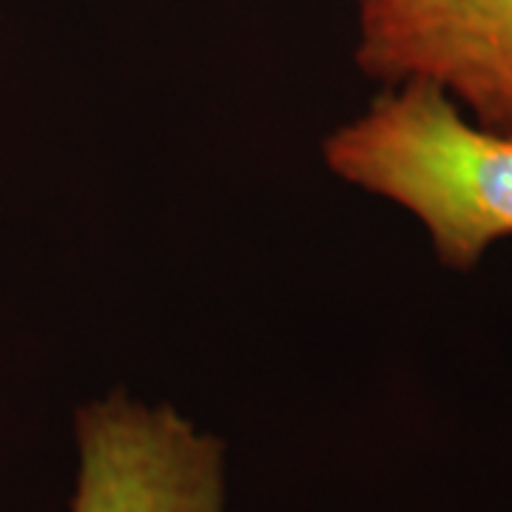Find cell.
I'll list each match as a JSON object with an SVG mask.
<instances>
[{
    "label": "cell",
    "instance_id": "3957f363",
    "mask_svg": "<svg viewBox=\"0 0 512 512\" xmlns=\"http://www.w3.org/2000/svg\"><path fill=\"white\" fill-rule=\"evenodd\" d=\"M74 444L72 512H225V444L168 404L94 399Z\"/></svg>",
    "mask_w": 512,
    "mask_h": 512
},
{
    "label": "cell",
    "instance_id": "6da1fadb",
    "mask_svg": "<svg viewBox=\"0 0 512 512\" xmlns=\"http://www.w3.org/2000/svg\"><path fill=\"white\" fill-rule=\"evenodd\" d=\"M322 151L336 177L410 211L447 268L470 271L512 237V137L430 83L384 89Z\"/></svg>",
    "mask_w": 512,
    "mask_h": 512
},
{
    "label": "cell",
    "instance_id": "7a4b0ae2",
    "mask_svg": "<svg viewBox=\"0 0 512 512\" xmlns=\"http://www.w3.org/2000/svg\"><path fill=\"white\" fill-rule=\"evenodd\" d=\"M356 26L365 77L430 83L512 137V0H356Z\"/></svg>",
    "mask_w": 512,
    "mask_h": 512
}]
</instances>
